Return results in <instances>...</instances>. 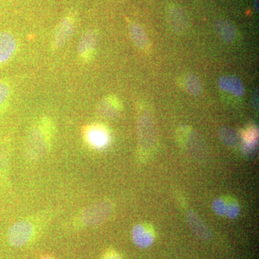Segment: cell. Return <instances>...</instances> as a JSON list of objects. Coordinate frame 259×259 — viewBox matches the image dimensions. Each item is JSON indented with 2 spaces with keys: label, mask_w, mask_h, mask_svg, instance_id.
I'll return each instance as SVG.
<instances>
[{
  "label": "cell",
  "mask_w": 259,
  "mask_h": 259,
  "mask_svg": "<svg viewBox=\"0 0 259 259\" xmlns=\"http://www.w3.org/2000/svg\"><path fill=\"white\" fill-rule=\"evenodd\" d=\"M113 205L109 201H101L84 209L81 215L83 224L88 226H97L110 217Z\"/></svg>",
  "instance_id": "obj_1"
},
{
  "label": "cell",
  "mask_w": 259,
  "mask_h": 259,
  "mask_svg": "<svg viewBox=\"0 0 259 259\" xmlns=\"http://www.w3.org/2000/svg\"><path fill=\"white\" fill-rule=\"evenodd\" d=\"M33 233L34 228L32 223L26 221H18L9 228L8 242L12 246H23L30 241Z\"/></svg>",
  "instance_id": "obj_2"
},
{
  "label": "cell",
  "mask_w": 259,
  "mask_h": 259,
  "mask_svg": "<svg viewBox=\"0 0 259 259\" xmlns=\"http://www.w3.org/2000/svg\"><path fill=\"white\" fill-rule=\"evenodd\" d=\"M139 138L141 148L146 151H151L157 141L156 127L149 116H142L139 120Z\"/></svg>",
  "instance_id": "obj_3"
},
{
  "label": "cell",
  "mask_w": 259,
  "mask_h": 259,
  "mask_svg": "<svg viewBox=\"0 0 259 259\" xmlns=\"http://www.w3.org/2000/svg\"><path fill=\"white\" fill-rule=\"evenodd\" d=\"M167 22L170 28L177 34H183L189 28V20L185 11L179 5L171 4L166 10Z\"/></svg>",
  "instance_id": "obj_4"
},
{
  "label": "cell",
  "mask_w": 259,
  "mask_h": 259,
  "mask_svg": "<svg viewBox=\"0 0 259 259\" xmlns=\"http://www.w3.org/2000/svg\"><path fill=\"white\" fill-rule=\"evenodd\" d=\"M214 212L223 217L234 218L240 212V205L238 201L231 196L218 197L213 203Z\"/></svg>",
  "instance_id": "obj_5"
},
{
  "label": "cell",
  "mask_w": 259,
  "mask_h": 259,
  "mask_svg": "<svg viewBox=\"0 0 259 259\" xmlns=\"http://www.w3.org/2000/svg\"><path fill=\"white\" fill-rule=\"evenodd\" d=\"M132 236L134 243L137 246L142 248H148L154 242V229L148 223H141L134 227Z\"/></svg>",
  "instance_id": "obj_6"
},
{
  "label": "cell",
  "mask_w": 259,
  "mask_h": 259,
  "mask_svg": "<svg viewBox=\"0 0 259 259\" xmlns=\"http://www.w3.org/2000/svg\"><path fill=\"white\" fill-rule=\"evenodd\" d=\"M16 49L17 41L14 35L10 32H0V65L9 61Z\"/></svg>",
  "instance_id": "obj_7"
},
{
  "label": "cell",
  "mask_w": 259,
  "mask_h": 259,
  "mask_svg": "<svg viewBox=\"0 0 259 259\" xmlns=\"http://www.w3.org/2000/svg\"><path fill=\"white\" fill-rule=\"evenodd\" d=\"M187 221L190 229L199 239L204 241H209L212 239V231L195 212L187 213Z\"/></svg>",
  "instance_id": "obj_8"
},
{
  "label": "cell",
  "mask_w": 259,
  "mask_h": 259,
  "mask_svg": "<svg viewBox=\"0 0 259 259\" xmlns=\"http://www.w3.org/2000/svg\"><path fill=\"white\" fill-rule=\"evenodd\" d=\"M74 31V24L72 20L66 18L61 20L59 26L56 29L54 38V46L57 49L63 47Z\"/></svg>",
  "instance_id": "obj_9"
},
{
  "label": "cell",
  "mask_w": 259,
  "mask_h": 259,
  "mask_svg": "<svg viewBox=\"0 0 259 259\" xmlns=\"http://www.w3.org/2000/svg\"><path fill=\"white\" fill-rule=\"evenodd\" d=\"M87 139L89 144L94 148H102L109 143L108 133L100 126H93L87 132Z\"/></svg>",
  "instance_id": "obj_10"
},
{
  "label": "cell",
  "mask_w": 259,
  "mask_h": 259,
  "mask_svg": "<svg viewBox=\"0 0 259 259\" xmlns=\"http://www.w3.org/2000/svg\"><path fill=\"white\" fill-rule=\"evenodd\" d=\"M97 34L94 30H88L81 37L78 47V52L81 57L88 59L96 49Z\"/></svg>",
  "instance_id": "obj_11"
},
{
  "label": "cell",
  "mask_w": 259,
  "mask_h": 259,
  "mask_svg": "<svg viewBox=\"0 0 259 259\" xmlns=\"http://www.w3.org/2000/svg\"><path fill=\"white\" fill-rule=\"evenodd\" d=\"M214 28L218 36L223 41L227 42H233L237 37V30L231 22L226 19L220 18L214 23Z\"/></svg>",
  "instance_id": "obj_12"
},
{
  "label": "cell",
  "mask_w": 259,
  "mask_h": 259,
  "mask_svg": "<svg viewBox=\"0 0 259 259\" xmlns=\"http://www.w3.org/2000/svg\"><path fill=\"white\" fill-rule=\"evenodd\" d=\"M46 136L39 129L32 131L29 140V151L33 157L41 156L47 148Z\"/></svg>",
  "instance_id": "obj_13"
},
{
  "label": "cell",
  "mask_w": 259,
  "mask_h": 259,
  "mask_svg": "<svg viewBox=\"0 0 259 259\" xmlns=\"http://www.w3.org/2000/svg\"><path fill=\"white\" fill-rule=\"evenodd\" d=\"M130 35L135 45L139 49L146 50L149 46L147 35L144 29L138 23H132L130 25Z\"/></svg>",
  "instance_id": "obj_14"
},
{
  "label": "cell",
  "mask_w": 259,
  "mask_h": 259,
  "mask_svg": "<svg viewBox=\"0 0 259 259\" xmlns=\"http://www.w3.org/2000/svg\"><path fill=\"white\" fill-rule=\"evenodd\" d=\"M219 85L223 90L231 92L236 96L241 97L244 93L243 83L236 76H223L220 79Z\"/></svg>",
  "instance_id": "obj_15"
},
{
  "label": "cell",
  "mask_w": 259,
  "mask_h": 259,
  "mask_svg": "<svg viewBox=\"0 0 259 259\" xmlns=\"http://www.w3.org/2000/svg\"><path fill=\"white\" fill-rule=\"evenodd\" d=\"M100 113L108 118H115L119 115L120 107L116 100L106 99L102 102L100 107Z\"/></svg>",
  "instance_id": "obj_16"
},
{
  "label": "cell",
  "mask_w": 259,
  "mask_h": 259,
  "mask_svg": "<svg viewBox=\"0 0 259 259\" xmlns=\"http://www.w3.org/2000/svg\"><path fill=\"white\" fill-rule=\"evenodd\" d=\"M185 87L186 90L190 95H200L202 91V83L199 80L198 76L194 74H187L185 79Z\"/></svg>",
  "instance_id": "obj_17"
},
{
  "label": "cell",
  "mask_w": 259,
  "mask_h": 259,
  "mask_svg": "<svg viewBox=\"0 0 259 259\" xmlns=\"http://www.w3.org/2000/svg\"><path fill=\"white\" fill-rule=\"evenodd\" d=\"M220 139L224 144L228 146H233L236 144L237 136L234 131L226 127H222L218 132Z\"/></svg>",
  "instance_id": "obj_18"
},
{
  "label": "cell",
  "mask_w": 259,
  "mask_h": 259,
  "mask_svg": "<svg viewBox=\"0 0 259 259\" xmlns=\"http://www.w3.org/2000/svg\"><path fill=\"white\" fill-rule=\"evenodd\" d=\"M10 94V85L6 81H0V108L8 101Z\"/></svg>",
  "instance_id": "obj_19"
},
{
  "label": "cell",
  "mask_w": 259,
  "mask_h": 259,
  "mask_svg": "<svg viewBox=\"0 0 259 259\" xmlns=\"http://www.w3.org/2000/svg\"><path fill=\"white\" fill-rule=\"evenodd\" d=\"M7 161L6 156H5L4 152L0 150V177L3 176V173L6 168Z\"/></svg>",
  "instance_id": "obj_20"
},
{
  "label": "cell",
  "mask_w": 259,
  "mask_h": 259,
  "mask_svg": "<svg viewBox=\"0 0 259 259\" xmlns=\"http://www.w3.org/2000/svg\"><path fill=\"white\" fill-rule=\"evenodd\" d=\"M102 259H121V257L115 250H110L105 253Z\"/></svg>",
  "instance_id": "obj_21"
},
{
  "label": "cell",
  "mask_w": 259,
  "mask_h": 259,
  "mask_svg": "<svg viewBox=\"0 0 259 259\" xmlns=\"http://www.w3.org/2000/svg\"><path fill=\"white\" fill-rule=\"evenodd\" d=\"M253 105H254L255 108H256V104H258V92L257 93H255L254 95H253Z\"/></svg>",
  "instance_id": "obj_22"
},
{
  "label": "cell",
  "mask_w": 259,
  "mask_h": 259,
  "mask_svg": "<svg viewBox=\"0 0 259 259\" xmlns=\"http://www.w3.org/2000/svg\"><path fill=\"white\" fill-rule=\"evenodd\" d=\"M255 9L258 11V0H254Z\"/></svg>",
  "instance_id": "obj_23"
},
{
  "label": "cell",
  "mask_w": 259,
  "mask_h": 259,
  "mask_svg": "<svg viewBox=\"0 0 259 259\" xmlns=\"http://www.w3.org/2000/svg\"><path fill=\"white\" fill-rule=\"evenodd\" d=\"M44 259H51L50 258H44Z\"/></svg>",
  "instance_id": "obj_24"
}]
</instances>
